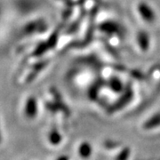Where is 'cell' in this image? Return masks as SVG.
Instances as JSON below:
<instances>
[{
  "mask_svg": "<svg viewBox=\"0 0 160 160\" xmlns=\"http://www.w3.org/2000/svg\"><path fill=\"white\" fill-rule=\"evenodd\" d=\"M138 12L141 14V16L142 17L143 20H145L148 22H152L155 20V12L151 9V7L148 6L146 3L142 2L140 3V5L138 6Z\"/></svg>",
  "mask_w": 160,
  "mask_h": 160,
  "instance_id": "cell-1",
  "label": "cell"
},
{
  "mask_svg": "<svg viewBox=\"0 0 160 160\" xmlns=\"http://www.w3.org/2000/svg\"><path fill=\"white\" fill-rule=\"evenodd\" d=\"M160 125V113L158 114L154 115L153 117H151V118H149V120H147L144 123L143 127L145 129H152L156 126H159Z\"/></svg>",
  "mask_w": 160,
  "mask_h": 160,
  "instance_id": "cell-2",
  "label": "cell"
},
{
  "mask_svg": "<svg viewBox=\"0 0 160 160\" xmlns=\"http://www.w3.org/2000/svg\"><path fill=\"white\" fill-rule=\"evenodd\" d=\"M79 154L83 158H88L92 154V147L88 142H83L79 147Z\"/></svg>",
  "mask_w": 160,
  "mask_h": 160,
  "instance_id": "cell-3",
  "label": "cell"
},
{
  "mask_svg": "<svg viewBox=\"0 0 160 160\" xmlns=\"http://www.w3.org/2000/svg\"><path fill=\"white\" fill-rule=\"evenodd\" d=\"M138 40H139V44H140V47L142 50H147L149 47V38L146 33H144V31H142V33H140L139 37H138Z\"/></svg>",
  "mask_w": 160,
  "mask_h": 160,
  "instance_id": "cell-4",
  "label": "cell"
}]
</instances>
